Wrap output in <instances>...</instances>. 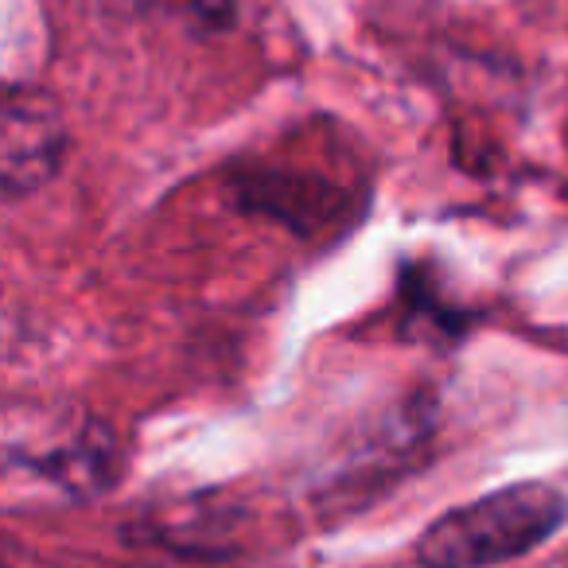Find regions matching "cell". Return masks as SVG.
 Instances as JSON below:
<instances>
[{"instance_id": "6da1fadb", "label": "cell", "mask_w": 568, "mask_h": 568, "mask_svg": "<svg viewBox=\"0 0 568 568\" xmlns=\"http://www.w3.org/2000/svg\"><path fill=\"white\" fill-rule=\"evenodd\" d=\"M565 521V498L549 483H514L440 514L420 534V568H487L518 560Z\"/></svg>"}, {"instance_id": "7a4b0ae2", "label": "cell", "mask_w": 568, "mask_h": 568, "mask_svg": "<svg viewBox=\"0 0 568 568\" xmlns=\"http://www.w3.org/2000/svg\"><path fill=\"white\" fill-rule=\"evenodd\" d=\"M20 464L67 495L98 498L118 483L125 456L105 420L59 417L55 425L28 428V436L9 428V467Z\"/></svg>"}, {"instance_id": "3957f363", "label": "cell", "mask_w": 568, "mask_h": 568, "mask_svg": "<svg viewBox=\"0 0 568 568\" xmlns=\"http://www.w3.org/2000/svg\"><path fill=\"white\" fill-rule=\"evenodd\" d=\"M67 156V121L40 87H9L0 105V191L4 199L36 195Z\"/></svg>"}, {"instance_id": "277c9868", "label": "cell", "mask_w": 568, "mask_h": 568, "mask_svg": "<svg viewBox=\"0 0 568 568\" xmlns=\"http://www.w3.org/2000/svg\"><path fill=\"white\" fill-rule=\"evenodd\" d=\"M191 9H195V17L203 20L206 28H226L230 20H234L237 0H191Z\"/></svg>"}]
</instances>
